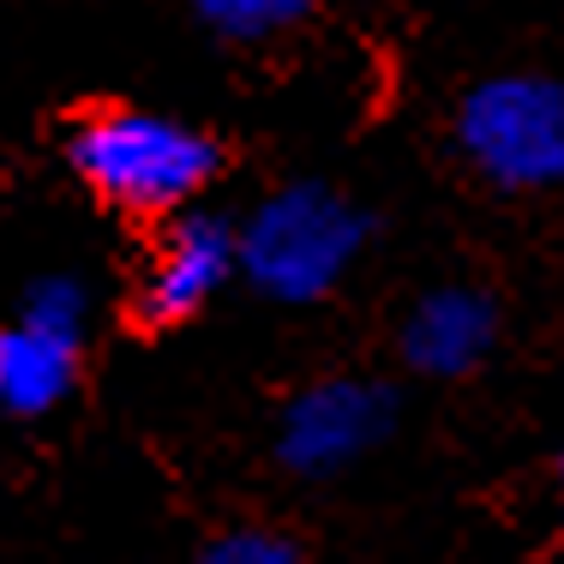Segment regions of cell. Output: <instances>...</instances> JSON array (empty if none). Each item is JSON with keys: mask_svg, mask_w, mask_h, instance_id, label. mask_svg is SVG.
Wrapping results in <instances>:
<instances>
[{"mask_svg": "<svg viewBox=\"0 0 564 564\" xmlns=\"http://www.w3.org/2000/svg\"><path fill=\"white\" fill-rule=\"evenodd\" d=\"M235 235H240V271H247L252 289L282 306H306V301H325L360 264L372 223L337 186L294 181V186H276Z\"/></svg>", "mask_w": 564, "mask_h": 564, "instance_id": "obj_2", "label": "cell"}, {"mask_svg": "<svg viewBox=\"0 0 564 564\" xmlns=\"http://www.w3.org/2000/svg\"><path fill=\"white\" fill-rule=\"evenodd\" d=\"M78 355H85V337L48 318L19 313L12 325H0V414L36 421L61 409L78 384Z\"/></svg>", "mask_w": 564, "mask_h": 564, "instance_id": "obj_7", "label": "cell"}, {"mask_svg": "<svg viewBox=\"0 0 564 564\" xmlns=\"http://www.w3.org/2000/svg\"><path fill=\"white\" fill-rule=\"evenodd\" d=\"M205 31L228 36V43H271V36L294 31L318 0H186Z\"/></svg>", "mask_w": 564, "mask_h": 564, "instance_id": "obj_8", "label": "cell"}, {"mask_svg": "<svg viewBox=\"0 0 564 564\" xmlns=\"http://www.w3.org/2000/svg\"><path fill=\"white\" fill-rule=\"evenodd\" d=\"M397 426V397L379 379L337 372L294 391L276 414V463L301 480H330L367 463Z\"/></svg>", "mask_w": 564, "mask_h": 564, "instance_id": "obj_4", "label": "cell"}, {"mask_svg": "<svg viewBox=\"0 0 564 564\" xmlns=\"http://www.w3.org/2000/svg\"><path fill=\"white\" fill-rule=\"evenodd\" d=\"M558 499H564V456H558Z\"/></svg>", "mask_w": 564, "mask_h": 564, "instance_id": "obj_10", "label": "cell"}, {"mask_svg": "<svg viewBox=\"0 0 564 564\" xmlns=\"http://www.w3.org/2000/svg\"><path fill=\"white\" fill-rule=\"evenodd\" d=\"M240 271V235L210 210H181L163 235H156L151 259L132 289V318L151 330L186 325L228 289V276Z\"/></svg>", "mask_w": 564, "mask_h": 564, "instance_id": "obj_5", "label": "cell"}, {"mask_svg": "<svg viewBox=\"0 0 564 564\" xmlns=\"http://www.w3.org/2000/svg\"><path fill=\"white\" fill-rule=\"evenodd\" d=\"M66 163L127 217H181L223 174V144L156 109H90L66 132Z\"/></svg>", "mask_w": 564, "mask_h": 564, "instance_id": "obj_1", "label": "cell"}, {"mask_svg": "<svg viewBox=\"0 0 564 564\" xmlns=\"http://www.w3.org/2000/svg\"><path fill=\"white\" fill-rule=\"evenodd\" d=\"M499 343V306L492 294L445 282V289L421 294L402 318V360H409L421 379H463Z\"/></svg>", "mask_w": 564, "mask_h": 564, "instance_id": "obj_6", "label": "cell"}, {"mask_svg": "<svg viewBox=\"0 0 564 564\" xmlns=\"http://www.w3.org/2000/svg\"><path fill=\"white\" fill-rule=\"evenodd\" d=\"M463 156L505 193L564 186V85L541 73L480 78L456 109Z\"/></svg>", "mask_w": 564, "mask_h": 564, "instance_id": "obj_3", "label": "cell"}, {"mask_svg": "<svg viewBox=\"0 0 564 564\" xmlns=\"http://www.w3.org/2000/svg\"><path fill=\"white\" fill-rule=\"evenodd\" d=\"M193 564H306V553L289 541V534L276 529H259V522H247V529H228L217 541L205 546Z\"/></svg>", "mask_w": 564, "mask_h": 564, "instance_id": "obj_9", "label": "cell"}]
</instances>
